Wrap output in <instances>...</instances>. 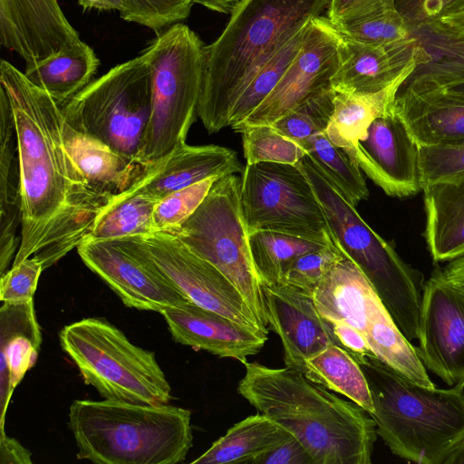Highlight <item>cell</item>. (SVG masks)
I'll list each match as a JSON object with an SVG mask.
<instances>
[{"mask_svg": "<svg viewBox=\"0 0 464 464\" xmlns=\"http://www.w3.org/2000/svg\"><path fill=\"white\" fill-rule=\"evenodd\" d=\"M0 86L14 116L20 171L21 243L13 266L34 256L46 269L83 241L108 200L88 187L63 137L62 107L5 60Z\"/></svg>", "mask_w": 464, "mask_h": 464, "instance_id": "1", "label": "cell"}, {"mask_svg": "<svg viewBox=\"0 0 464 464\" xmlns=\"http://www.w3.org/2000/svg\"><path fill=\"white\" fill-rule=\"evenodd\" d=\"M237 392L260 413L295 436L314 464H370L376 440L372 416L301 371L243 362Z\"/></svg>", "mask_w": 464, "mask_h": 464, "instance_id": "2", "label": "cell"}, {"mask_svg": "<svg viewBox=\"0 0 464 464\" xmlns=\"http://www.w3.org/2000/svg\"><path fill=\"white\" fill-rule=\"evenodd\" d=\"M330 0H240L222 34L206 46L198 116L208 133L228 126L237 99L265 62Z\"/></svg>", "mask_w": 464, "mask_h": 464, "instance_id": "3", "label": "cell"}, {"mask_svg": "<svg viewBox=\"0 0 464 464\" xmlns=\"http://www.w3.org/2000/svg\"><path fill=\"white\" fill-rule=\"evenodd\" d=\"M357 362L368 382L377 434L391 451L419 464H442L464 439V385L423 386L371 354Z\"/></svg>", "mask_w": 464, "mask_h": 464, "instance_id": "4", "label": "cell"}, {"mask_svg": "<svg viewBox=\"0 0 464 464\" xmlns=\"http://www.w3.org/2000/svg\"><path fill=\"white\" fill-rule=\"evenodd\" d=\"M191 413L169 404L75 400L69 428L78 459L99 464H176L193 445Z\"/></svg>", "mask_w": 464, "mask_h": 464, "instance_id": "5", "label": "cell"}, {"mask_svg": "<svg viewBox=\"0 0 464 464\" xmlns=\"http://www.w3.org/2000/svg\"><path fill=\"white\" fill-rule=\"evenodd\" d=\"M296 164L324 209L334 246L362 272L404 336L409 341L417 339L421 275L362 218L355 206L307 155Z\"/></svg>", "mask_w": 464, "mask_h": 464, "instance_id": "6", "label": "cell"}, {"mask_svg": "<svg viewBox=\"0 0 464 464\" xmlns=\"http://www.w3.org/2000/svg\"><path fill=\"white\" fill-rule=\"evenodd\" d=\"M141 53L150 74L152 111L139 161L149 166L186 143L198 115L206 45L178 23L159 33Z\"/></svg>", "mask_w": 464, "mask_h": 464, "instance_id": "7", "label": "cell"}, {"mask_svg": "<svg viewBox=\"0 0 464 464\" xmlns=\"http://www.w3.org/2000/svg\"><path fill=\"white\" fill-rule=\"evenodd\" d=\"M59 340L84 382L104 399L154 405L169 402L171 388L154 353L133 344L104 318L67 324Z\"/></svg>", "mask_w": 464, "mask_h": 464, "instance_id": "8", "label": "cell"}, {"mask_svg": "<svg viewBox=\"0 0 464 464\" xmlns=\"http://www.w3.org/2000/svg\"><path fill=\"white\" fill-rule=\"evenodd\" d=\"M62 111L76 130L139 161L152 111L145 56L140 53L92 81L62 106Z\"/></svg>", "mask_w": 464, "mask_h": 464, "instance_id": "9", "label": "cell"}, {"mask_svg": "<svg viewBox=\"0 0 464 464\" xmlns=\"http://www.w3.org/2000/svg\"><path fill=\"white\" fill-rule=\"evenodd\" d=\"M240 188L241 178L236 174L218 179L194 213L168 233L224 274L268 328L262 284L251 256Z\"/></svg>", "mask_w": 464, "mask_h": 464, "instance_id": "10", "label": "cell"}, {"mask_svg": "<svg viewBox=\"0 0 464 464\" xmlns=\"http://www.w3.org/2000/svg\"><path fill=\"white\" fill-rule=\"evenodd\" d=\"M240 198L248 233L270 230L334 246L324 209L297 164L246 163Z\"/></svg>", "mask_w": 464, "mask_h": 464, "instance_id": "11", "label": "cell"}, {"mask_svg": "<svg viewBox=\"0 0 464 464\" xmlns=\"http://www.w3.org/2000/svg\"><path fill=\"white\" fill-rule=\"evenodd\" d=\"M77 252L127 307L161 314L190 301L159 268L139 237L86 240Z\"/></svg>", "mask_w": 464, "mask_h": 464, "instance_id": "12", "label": "cell"}, {"mask_svg": "<svg viewBox=\"0 0 464 464\" xmlns=\"http://www.w3.org/2000/svg\"><path fill=\"white\" fill-rule=\"evenodd\" d=\"M139 237L159 268L190 301L244 327L268 334V328L259 321L233 283L174 235L153 232Z\"/></svg>", "mask_w": 464, "mask_h": 464, "instance_id": "13", "label": "cell"}, {"mask_svg": "<svg viewBox=\"0 0 464 464\" xmlns=\"http://www.w3.org/2000/svg\"><path fill=\"white\" fill-rule=\"evenodd\" d=\"M340 34L325 16L311 19L306 38L289 67L263 102L240 124L272 125L307 97L331 88L339 63Z\"/></svg>", "mask_w": 464, "mask_h": 464, "instance_id": "14", "label": "cell"}, {"mask_svg": "<svg viewBox=\"0 0 464 464\" xmlns=\"http://www.w3.org/2000/svg\"><path fill=\"white\" fill-rule=\"evenodd\" d=\"M419 356L448 385H464V295L438 269L422 289Z\"/></svg>", "mask_w": 464, "mask_h": 464, "instance_id": "15", "label": "cell"}, {"mask_svg": "<svg viewBox=\"0 0 464 464\" xmlns=\"http://www.w3.org/2000/svg\"><path fill=\"white\" fill-rule=\"evenodd\" d=\"M354 160L388 196L404 198L421 189L419 146L394 107L370 123L356 143Z\"/></svg>", "mask_w": 464, "mask_h": 464, "instance_id": "16", "label": "cell"}, {"mask_svg": "<svg viewBox=\"0 0 464 464\" xmlns=\"http://www.w3.org/2000/svg\"><path fill=\"white\" fill-rule=\"evenodd\" d=\"M262 291L268 329L281 339L285 366L304 372L307 359L331 344L342 346L311 295L285 284L262 285Z\"/></svg>", "mask_w": 464, "mask_h": 464, "instance_id": "17", "label": "cell"}, {"mask_svg": "<svg viewBox=\"0 0 464 464\" xmlns=\"http://www.w3.org/2000/svg\"><path fill=\"white\" fill-rule=\"evenodd\" d=\"M80 39L57 0H0V44L25 66Z\"/></svg>", "mask_w": 464, "mask_h": 464, "instance_id": "18", "label": "cell"}, {"mask_svg": "<svg viewBox=\"0 0 464 464\" xmlns=\"http://www.w3.org/2000/svg\"><path fill=\"white\" fill-rule=\"evenodd\" d=\"M163 315L174 342L242 363L258 353L267 334L250 330L192 301L168 307Z\"/></svg>", "mask_w": 464, "mask_h": 464, "instance_id": "19", "label": "cell"}, {"mask_svg": "<svg viewBox=\"0 0 464 464\" xmlns=\"http://www.w3.org/2000/svg\"><path fill=\"white\" fill-rule=\"evenodd\" d=\"M414 67L415 44L411 36L392 44L372 45L340 34L339 63L331 87L335 92L374 93L411 72Z\"/></svg>", "mask_w": 464, "mask_h": 464, "instance_id": "20", "label": "cell"}, {"mask_svg": "<svg viewBox=\"0 0 464 464\" xmlns=\"http://www.w3.org/2000/svg\"><path fill=\"white\" fill-rule=\"evenodd\" d=\"M237 153L218 145L191 146L185 143L159 161L120 194H148L161 199L169 194L208 178L242 173Z\"/></svg>", "mask_w": 464, "mask_h": 464, "instance_id": "21", "label": "cell"}, {"mask_svg": "<svg viewBox=\"0 0 464 464\" xmlns=\"http://www.w3.org/2000/svg\"><path fill=\"white\" fill-rule=\"evenodd\" d=\"M409 27L415 44V67L400 85L396 96L464 82V38L436 19L409 24Z\"/></svg>", "mask_w": 464, "mask_h": 464, "instance_id": "22", "label": "cell"}, {"mask_svg": "<svg viewBox=\"0 0 464 464\" xmlns=\"http://www.w3.org/2000/svg\"><path fill=\"white\" fill-rule=\"evenodd\" d=\"M43 341L34 301L4 302L0 308V431L12 394L35 363Z\"/></svg>", "mask_w": 464, "mask_h": 464, "instance_id": "23", "label": "cell"}, {"mask_svg": "<svg viewBox=\"0 0 464 464\" xmlns=\"http://www.w3.org/2000/svg\"><path fill=\"white\" fill-rule=\"evenodd\" d=\"M394 109L419 147L464 142V97L444 89L407 92Z\"/></svg>", "mask_w": 464, "mask_h": 464, "instance_id": "24", "label": "cell"}, {"mask_svg": "<svg viewBox=\"0 0 464 464\" xmlns=\"http://www.w3.org/2000/svg\"><path fill=\"white\" fill-rule=\"evenodd\" d=\"M312 297L326 321L345 322L364 336L370 317L382 301L362 272L345 256L324 276Z\"/></svg>", "mask_w": 464, "mask_h": 464, "instance_id": "25", "label": "cell"}, {"mask_svg": "<svg viewBox=\"0 0 464 464\" xmlns=\"http://www.w3.org/2000/svg\"><path fill=\"white\" fill-rule=\"evenodd\" d=\"M63 137L67 150L90 189L108 201L129 188L147 169L140 161L76 130L65 120Z\"/></svg>", "mask_w": 464, "mask_h": 464, "instance_id": "26", "label": "cell"}, {"mask_svg": "<svg viewBox=\"0 0 464 464\" xmlns=\"http://www.w3.org/2000/svg\"><path fill=\"white\" fill-rule=\"evenodd\" d=\"M16 133L12 108L0 86V276L4 275L21 243L22 203Z\"/></svg>", "mask_w": 464, "mask_h": 464, "instance_id": "27", "label": "cell"}, {"mask_svg": "<svg viewBox=\"0 0 464 464\" xmlns=\"http://www.w3.org/2000/svg\"><path fill=\"white\" fill-rule=\"evenodd\" d=\"M424 238L432 259L450 261L464 256V175L425 186Z\"/></svg>", "mask_w": 464, "mask_h": 464, "instance_id": "28", "label": "cell"}, {"mask_svg": "<svg viewBox=\"0 0 464 464\" xmlns=\"http://www.w3.org/2000/svg\"><path fill=\"white\" fill-rule=\"evenodd\" d=\"M99 65L94 50L79 39L44 60L25 66L24 73L62 107L92 82Z\"/></svg>", "mask_w": 464, "mask_h": 464, "instance_id": "29", "label": "cell"}, {"mask_svg": "<svg viewBox=\"0 0 464 464\" xmlns=\"http://www.w3.org/2000/svg\"><path fill=\"white\" fill-rule=\"evenodd\" d=\"M410 73L378 92H335L334 111L325 132L331 141L344 150L354 162L358 140L375 118L393 109L398 89Z\"/></svg>", "mask_w": 464, "mask_h": 464, "instance_id": "30", "label": "cell"}, {"mask_svg": "<svg viewBox=\"0 0 464 464\" xmlns=\"http://www.w3.org/2000/svg\"><path fill=\"white\" fill-rule=\"evenodd\" d=\"M292 434L263 413L233 425L192 464H254V461L287 440Z\"/></svg>", "mask_w": 464, "mask_h": 464, "instance_id": "31", "label": "cell"}, {"mask_svg": "<svg viewBox=\"0 0 464 464\" xmlns=\"http://www.w3.org/2000/svg\"><path fill=\"white\" fill-rule=\"evenodd\" d=\"M365 338L374 356L389 367L418 384L436 387L417 349L401 333L382 301L370 317Z\"/></svg>", "mask_w": 464, "mask_h": 464, "instance_id": "32", "label": "cell"}, {"mask_svg": "<svg viewBox=\"0 0 464 464\" xmlns=\"http://www.w3.org/2000/svg\"><path fill=\"white\" fill-rule=\"evenodd\" d=\"M303 373L314 382L347 397L370 415L373 412L367 379L358 362L342 346L331 344L307 359Z\"/></svg>", "mask_w": 464, "mask_h": 464, "instance_id": "33", "label": "cell"}, {"mask_svg": "<svg viewBox=\"0 0 464 464\" xmlns=\"http://www.w3.org/2000/svg\"><path fill=\"white\" fill-rule=\"evenodd\" d=\"M158 201L148 194L116 195L101 209L83 241L152 234V215Z\"/></svg>", "mask_w": 464, "mask_h": 464, "instance_id": "34", "label": "cell"}, {"mask_svg": "<svg viewBox=\"0 0 464 464\" xmlns=\"http://www.w3.org/2000/svg\"><path fill=\"white\" fill-rule=\"evenodd\" d=\"M248 239L253 264L262 285L281 284L285 269L292 260L328 246L270 230L250 232Z\"/></svg>", "mask_w": 464, "mask_h": 464, "instance_id": "35", "label": "cell"}, {"mask_svg": "<svg viewBox=\"0 0 464 464\" xmlns=\"http://www.w3.org/2000/svg\"><path fill=\"white\" fill-rule=\"evenodd\" d=\"M300 145L325 177L354 206L368 198L369 189L360 167L344 150L331 141L325 130L312 135Z\"/></svg>", "mask_w": 464, "mask_h": 464, "instance_id": "36", "label": "cell"}, {"mask_svg": "<svg viewBox=\"0 0 464 464\" xmlns=\"http://www.w3.org/2000/svg\"><path fill=\"white\" fill-rule=\"evenodd\" d=\"M311 20L258 69L235 103L228 119L231 128L242 123L269 95L299 53Z\"/></svg>", "mask_w": 464, "mask_h": 464, "instance_id": "37", "label": "cell"}, {"mask_svg": "<svg viewBox=\"0 0 464 464\" xmlns=\"http://www.w3.org/2000/svg\"><path fill=\"white\" fill-rule=\"evenodd\" d=\"M334 26L348 39L372 45L392 44L411 36L409 24L396 6L378 10Z\"/></svg>", "mask_w": 464, "mask_h": 464, "instance_id": "38", "label": "cell"}, {"mask_svg": "<svg viewBox=\"0 0 464 464\" xmlns=\"http://www.w3.org/2000/svg\"><path fill=\"white\" fill-rule=\"evenodd\" d=\"M334 95L332 87L316 92L276 121L272 126L285 137L301 144L312 135L326 130L334 111Z\"/></svg>", "mask_w": 464, "mask_h": 464, "instance_id": "39", "label": "cell"}, {"mask_svg": "<svg viewBox=\"0 0 464 464\" xmlns=\"http://www.w3.org/2000/svg\"><path fill=\"white\" fill-rule=\"evenodd\" d=\"M238 132L242 134L244 157L247 164H296L306 155L299 143L285 137L272 125L244 126Z\"/></svg>", "mask_w": 464, "mask_h": 464, "instance_id": "40", "label": "cell"}, {"mask_svg": "<svg viewBox=\"0 0 464 464\" xmlns=\"http://www.w3.org/2000/svg\"><path fill=\"white\" fill-rule=\"evenodd\" d=\"M193 0H122L121 19L153 30L157 34L188 18Z\"/></svg>", "mask_w": 464, "mask_h": 464, "instance_id": "41", "label": "cell"}, {"mask_svg": "<svg viewBox=\"0 0 464 464\" xmlns=\"http://www.w3.org/2000/svg\"><path fill=\"white\" fill-rule=\"evenodd\" d=\"M217 179H206L160 199L152 215L153 232H170L181 225L202 203Z\"/></svg>", "mask_w": 464, "mask_h": 464, "instance_id": "42", "label": "cell"}, {"mask_svg": "<svg viewBox=\"0 0 464 464\" xmlns=\"http://www.w3.org/2000/svg\"><path fill=\"white\" fill-rule=\"evenodd\" d=\"M343 256L335 246L304 253L287 265L281 284L312 295L324 276Z\"/></svg>", "mask_w": 464, "mask_h": 464, "instance_id": "43", "label": "cell"}, {"mask_svg": "<svg viewBox=\"0 0 464 464\" xmlns=\"http://www.w3.org/2000/svg\"><path fill=\"white\" fill-rule=\"evenodd\" d=\"M420 188L464 175V142L419 147Z\"/></svg>", "mask_w": 464, "mask_h": 464, "instance_id": "44", "label": "cell"}, {"mask_svg": "<svg viewBox=\"0 0 464 464\" xmlns=\"http://www.w3.org/2000/svg\"><path fill=\"white\" fill-rule=\"evenodd\" d=\"M43 270V265L34 256L12 266L11 269L1 276V302L22 303L33 300Z\"/></svg>", "mask_w": 464, "mask_h": 464, "instance_id": "45", "label": "cell"}, {"mask_svg": "<svg viewBox=\"0 0 464 464\" xmlns=\"http://www.w3.org/2000/svg\"><path fill=\"white\" fill-rule=\"evenodd\" d=\"M394 6L395 0H330L326 17L333 24H338Z\"/></svg>", "mask_w": 464, "mask_h": 464, "instance_id": "46", "label": "cell"}, {"mask_svg": "<svg viewBox=\"0 0 464 464\" xmlns=\"http://www.w3.org/2000/svg\"><path fill=\"white\" fill-rule=\"evenodd\" d=\"M254 464H314L304 446L295 437L258 457Z\"/></svg>", "mask_w": 464, "mask_h": 464, "instance_id": "47", "label": "cell"}, {"mask_svg": "<svg viewBox=\"0 0 464 464\" xmlns=\"http://www.w3.org/2000/svg\"><path fill=\"white\" fill-rule=\"evenodd\" d=\"M454 0H395L397 10L409 24L438 16Z\"/></svg>", "mask_w": 464, "mask_h": 464, "instance_id": "48", "label": "cell"}, {"mask_svg": "<svg viewBox=\"0 0 464 464\" xmlns=\"http://www.w3.org/2000/svg\"><path fill=\"white\" fill-rule=\"evenodd\" d=\"M334 333L341 345L356 360L374 355L363 334L354 326L342 321L332 324Z\"/></svg>", "mask_w": 464, "mask_h": 464, "instance_id": "49", "label": "cell"}, {"mask_svg": "<svg viewBox=\"0 0 464 464\" xmlns=\"http://www.w3.org/2000/svg\"><path fill=\"white\" fill-rule=\"evenodd\" d=\"M31 452L15 439L0 431V463L1 464H32Z\"/></svg>", "mask_w": 464, "mask_h": 464, "instance_id": "50", "label": "cell"}, {"mask_svg": "<svg viewBox=\"0 0 464 464\" xmlns=\"http://www.w3.org/2000/svg\"><path fill=\"white\" fill-rule=\"evenodd\" d=\"M430 19H436L444 26L464 38V0H454L441 13Z\"/></svg>", "mask_w": 464, "mask_h": 464, "instance_id": "51", "label": "cell"}, {"mask_svg": "<svg viewBox=\"0 0 464 464\" xmlns=\"http://www.w3.org/2000/svg\"><path fill=\"white\" fill-rule=\"evenodd\" d=\"M438 271L447 283L464 295V256L450 260Z\"/></svg>", "mask_w": 464, "mask_h": 464, "instance_id": "52", "label": "cell"}, {"mask_svg": "<svg viewBox=\"0 0 464 464\" xmlns=\"http://www.w3.org/2000/svg\"><path fill=\"white\" fill-rule=\"evenodd\" d=\"M211 11L221 14H231L238 3V0H193Z\"/></svg>", "mask_w": 464, "mask_h": 464, "instance_id": "53", "label": "cell"}, {"mask_svg": "<svg viewBox=\"0 0 464 464\" xmlns=\"http://www.w3.org/2000/svg\"><path fill=\"white\" fill-rule=\"evenodd\" d=\"M78 4L83 10L120 11L122 5V0H78Z\"/></svg>", "mask_w": 464, "mask_h": 464, "instance_id": "54", "label": "cell"}, {"mask_svg": "<svg viewBox=\"0 0 464 464\" xmlns=\"http://www.w3.org/2000/svg\"><path fill=\"white\" fill-rule=\"evenodd\" d=\"M442 464H464V439L448 454Z\"/></svg>", "mask_w": 464, "mask_h": 464, "instance_id": "55", "label": "cell"}, {"mask_svg": "<svg viewBox=\"0 0 464 464\" xmlns=\"http://www.w3.org/2000/svg\"><path fill=\"white\" fill-rule=\"evenodd\" d=\"M444 90H446L453 94L464 97V82L451 85L450 87L445 88Z\"/></svg>", "mask_w": 464, "mask_h": 464, "instance_id": "56", "label": "cell"}]
</instances>
